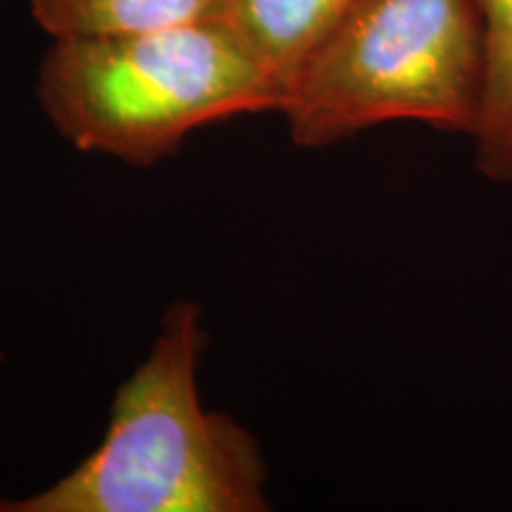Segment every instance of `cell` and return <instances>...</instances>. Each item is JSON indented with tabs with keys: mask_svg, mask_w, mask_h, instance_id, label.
I'll use <instances>...</instances> for the list:
<instances>
[{
	"mask_svg": "<svg viewBox=\"0 0 512 512\" xmlns=\"http://www.w3.org/2000/svg\"><path fill=\"white\" fill-rule=\"evenodd\" d=\"M202 306L164 311L143 363L119 384L105 437L46 489L0 498V512H266L259 439L200 399Z\"/></svg>",
	"mask_w": 512,
	"mask_h": 512,
	"instance_id": "1",
	"label": "cell"
},
{
	"mask_svg": "<svg viewBox=\"0 0 512 512\" xmlns=\"http://www.w3.org/2000/svg\"><path fill=\"white\" fill-rule=\"evenodd\" d=\"M36 98L76 150L133 166L176 155L200 128L283 107L280 88L219 17L50 38Z\"/></svg>",
	"mask_w": 512,
	"mask_h": 512,
	"instance_id": "2",
	"label": "cell"
},
{
	"mask_svg": "<svg viewBox=\"0 0 512 512\" xmlns=\"http://www.w3.org/2000/svg\"><path fill=\"white\" fill-rule=\"evenodd\" d=\"M486 74L482 0H354L304 64L280 114L304 150L401 121L472 140Z\"/></svg>",
	"mask_w": 512,
	"mask_h": 512,
	"instance_id": "3",
	"label": "cell"
},
{
	"mask_svg": "<svg viewBox=\"0 0 512 512\" xmlns=\"http://www.w3.org/2000/svg\"><path fill=\"white\" fill-rule=\"evenodd\" d=\"M351 3L354 0H221L216 17L261 62L285 105L304 64Z\"/></svg>",
	"mask_w": 512,
	"mask_h": 512,
	"instance_id": "4",
	"label": "cell"
},
{
	"mask_svg": "<svg viewBox=\"0 0 512 512\" xmlns=\"http://www.w3.org/2000/svg\"><path fill=\"white\" fill-rule=\"evenodd\" d=\"M48 38L105 36L176 27L216 17L221 0H29Z\"/></svg>",
	"mask_w": 512,
	"mask_h": 512,
	"instance_id": "5",
	"label": "cell"
},
{
	"mask_svg": "<svg viewBox=\"0 0 512 512\" xmlns=\"http://www.w3.org/2000/svg\"><path fill=\"white\" fill-rule=\"evenodd\" d=\"M486 19V100L472 136V162L486 181L512 185V0H482Z\"/></svg>",
	"mask_w": 512,
	"mask_h": 512,
	"instance_id": "6",
	"label": "cell"
}]
</instances>
